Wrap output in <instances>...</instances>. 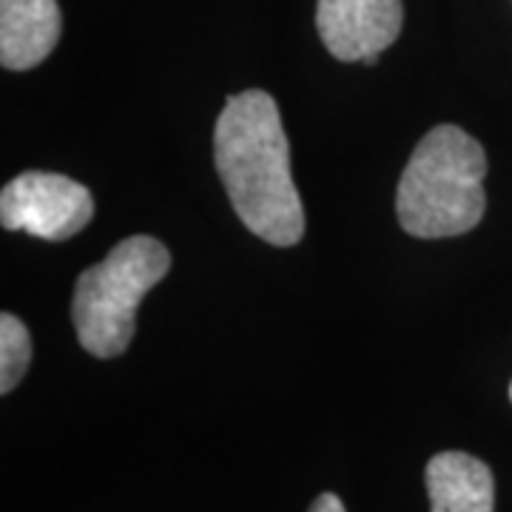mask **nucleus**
I'll return each instance as SVG.
<instances>
[{"label": "nucleus", "instance_id": "1", "mask_svg": "<svg viewBox=\"0 0 512 512\" xmlns=\"http://www.w3.org/2000/svg\"><path fill=\"white\" fill-rule=\"evenodd\" d=\"M214 163L245 228L276 248L305 234V211L291 177V151L268 92L234 94L217 117Z\"/></svg>", "mask_w": 512, "mask_h": 512}, {"label": "nucleus", "instance_id": "2", "mask_svg": "<svg viewBox=\"0 0 512 512\" xmlns=\"http://www.w3.org/2000/svg\"><path fill=\"white\" fill-rule=\"evenodd\" d=\"M487 154L458 126L430 128L396 191V214L410 237L444 239L473 231L487 208Z\"/></svg>", "mask_w": 512, "mask_h": 512}, {"label": "nucleus", "instance_id": "3", "mask_svg": "<svg viewBox=\"0 0 512 512\" xmlns=\"http://www.w3.org/2000/svg\"><path fill=\"white\" fill-rule=\"evenodd\" d=\"M171 271V254L160 239L137 234L83 271L74 285L72 319L80 345L97 359L126 353L134 339L137 308Z\"/></svg>", "mask_w": 512, "mask_h": 512}, {"label": "nucleus", "instance_id": "4", "mask_svg": "<svg viewBox=\"0 0 512 512\" xmlns=\"http://www.w3.org/2000/svg\"><path fill=\"white\" fill-rule=\"evenodd\" d=\"M94 217L86 185L49 171H23L0 191V222L6 231L63 242L80 234Z\"/></svg>", "mask_w": 512, "mask_h": 512}, {"label": "nucleus", "instance_id": "5", "mask_svg": "<svg viewBox=\"0 0 512 512\" xmlns=\"http://www.w3.org/2000/svg\"><path fill=\"white\" fill-rule=\"evenodd\" d=\"M402 0H316V32L336 60L373 66L402 35Z\"/></svg>", "mask_w": 512, "mask_h": 512}, {"label": "nucleus", "instance_id": "6", "mask_svg": "<svg viewBox=\"0 0 512 512\" xmlns=\"http://www.w3.org/2000/svg\"><path fill=\"white\" fill-rule=\"evenodd\" d=\"M57 0H0V63L9 72L35 69L60 40Z\"/></svg>", "mask_w": 512, "mask_h": 512}, {"label": "nucleus", "instance_id": "7", "mask_svg": "<svg viewBox=\"0 0 512 512\" xmlns=\"http://www.w3.org/2000/svg\"><path fill=\"white\" fill-rule=\"evenodd\" d=\"M427 495L430 512H493V473L481 458L447 450L427 464Z\"/></svg>", "mask_w": 512, "mask_h": 512}, {"label": "nucleus", "instance_id": "8", "mask_svg": "<svg viewBox=\"0 0 512 512\" xmlns=\"http://www.w3.org/2000/svg\"><path fill=\"white\" fill-rule=\"evenodd\" d=\"M32 362V336L18 316H0V393H12Z\"/></svg>", "mask_w": 512, "mask_h": 512}, {"label": "nucleus", "instance_id": "9", "mask_svg": "<svg viewBox=\"0 0 512 512\" xmlns=\"http://www.w3.org/2000/svg\"><path fill=\"white\" fill-rule=\"evenodd\" d=\"M308 512H345V504L339 501L336 493H322L316 495V501H313Z\"/></svg>", "mask_w": 512, "mask_h": 512}, {"label": "nucleus", "instance_id": "10", "mask_svg": "<svg viewBox=\"0 0 512 512\" xmlns=\"http://www.w3.org/2000/svg\"><path fill=\"white\" fill-rule=\"evenodd\" d=\"M510 402H512V384H510Z\"/></svg>", "mask_w": 512, "mask_h": 512}]
</instances>
